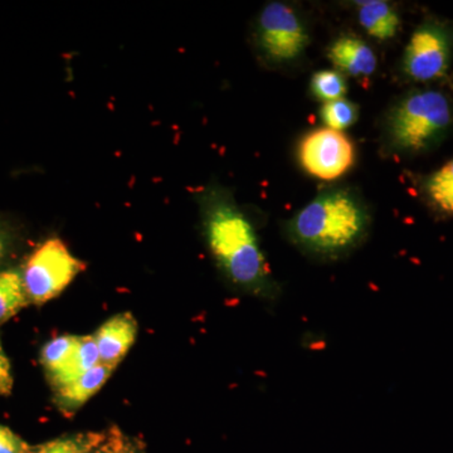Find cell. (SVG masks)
Here are the masks:
<instances>
[{
	"label": "cell",
	"instance_id": "obj_1",
	"mask_svg": "<svg viewBox=\"0 0 453 453\" xmlns=\"http://www.w3.org/2000/svg\"><path fill=\"white\" fill-rule=\"evenodd\" d=\"M203 237L220 275L234 290L273 303L281 295L256 226L235 201L234 193L211 183L196 196Z\"/></svg>",
	"mask_w": 453,
	"mask_h": 453
},
{
	"label": "cell",
	"instance_id": "obj_2",
	"mask_svg": "<svg viewBox=\"0 0 453 453\" xmlns=\"http://www.w3.org/2000/svg\"><path fill=\"white\" fill-rule=\"evenodd\" d=\"M371 205L357 188H324L282 223L285 240L301 255L321 264L342 261L371 235Z\"/></svg>",
	"mask_w": 453,
	"mask_h": 453
},
{
	"label": "cell",
	"instance_id": "obj_3",
	"mask_svg": "<svg viewBox=\"0 0 453 453\" xmlns=\"http://www.w3.org/2000/svg\"><path fill=\"white\" fill-rule=\"evenodd\" d=\"M452 134V92L446 85L416 86L384 110L380 153L390 159H411L436 150Z\"/></svg>",
	"mask_w": 453,
	"mask_h": 453
},
{
	"label": "cell",
	"instance_id": "obj_4",
	"mask_svg": "<svg viewBox=\"0 0 453 453\" xmlns=\"http://www.w3.org/2000/svg\"><path fill=\"white\" fill-rule=\"evenodd\" d=\"M251 37L259 64L271 71L291 73L308 57L311 28L299 5L273 0L253 20Z\"/></svg>",
	"mask_w": 453,
	"mask_h": 453
},
{
	"label": "cell",
	"instance_id": "obj_5",
	"mask_svg": "<svg viewBox=\"0 0 453 453\" xmlns=\"http://www.w3.org/2000/svg\"><path fill=\"white\" fill-rule=\"evenodd\" d=\"M453 62V23L428 16L416 27L395 68L404 85H446Z\"/></svg>",
	"mask_w": 453,
	"mask_h": 453
},
{
	"label": "cell",
	"instance_id": "obj_6",
	"mask_svg": "<svg viewBox=\"0 0 453 453\" xmlns=\"http://www.w3.org/2000/svg\"><path fill=\"white\" fill-rule=\"evenodd\" d=\"M61 238H50L27 258L22 277L29 303L43 305L56 299L85 270Z\"/></svg>",
	"mask_w": 453,
	"mask_h": 453
},
{
	"label": "cell",
	"instance_id": "obj_7",
	"mask_svg": "<svg viewBox=\"0 0 453 453\" xmlns=\"http://www.w3.org/2000/svg\"><path fill=\"white\" fill-rule=\"evenodd\" d=\"M296 157L301 168L310 177L335 181L353 169L357 149L342 131L319 127L300 139Z\"/></svg>",
	"mask_w": 453,
	"mask_h": 453
},
{
	"label": "cell",
	"instance_id": "obj_8",
	"mask_svg": "<svg viewBox=\"0 0 453 453\" xmlns=\"http://www.w3.org/2000/svg\"><path fill=\"white\" fill-rule=\"evenodd\" d=\"M100 354L94 335H62L41 351V365L53 390L65 388L97 365Z\"/></svg>",
	"mask_w": 453,
	"mask_h": 453
},
{
	"label": "cell",
	"instance_id": "obj_9",
	"mask_svg": "<svg viewBox=\"0 0 453 453\" xmlns=\"http://www.w3.org/2000/svg\"><path fill=\"white\" fill-rule=\"evenodd\" d=\"M327 59L345 77H353L362 88H369L377 73L378 57L374 49L362 35L342 32L327 44Z\"/></svg>",
	"mask_w": 453,
	"mask_h": 453
},
{
	"label": "cell",
	"instance_id": "obj_10",
	"mask_svg": "<svg viewBox=\"0 0 453 453\" xmlns=\"http://www.w3.org/2000/svg\"><path fill=\"white\" fill-rule=\"evenodd\" d=\"M138 329V321L131 312L112 316L101 325L94 335L100 362L116 369L135 342Z\"/></svg>",
	"mask_w": 453,
	"mask_h": 453
},
{
	"label": "cell",
	"instance_id": "obj_11",
	"mask_svg": "<svg viewBox=\"0 0 453 453\" xmlns=\"http://www.w3.org/2000/svg\"><path fill=\"white\" fill-rule=\"evenodd\" d=\"M357 19L366 35L386 43L395 40L401 31L402 18L398 8L386 0H362L354 2Z\"/></svg>",
	"mask_w": 453,
	"mask_h": 453
},
{
	"label": "cell",
	"instance_id": "obj_12",
	"mask_svg": "<svg viewBox=\"0 0 453 453\" xmlns=\"http://www.w3.org/2000/svg\"><path fill=\"white\" fill-rule=\"evenodd\" d=\"M115 368L103 365H97L91 371L85 372L79 380L68 384L65 388L56 390L55 403L59 412L65 417L73 416L80 408L88 403L100 389L105 386L111 377Z\"/></svg>",
	"mask_w": 453,
	"mask_h": 453
},
{
	"label": "cell",
	"instance_id": "obj_13",
	"mask_svg": "<svg viewBox=\"0 0 453 453\" xmlns=\"http://www.w3.org/2000/svg\"><path fill=\"white\" fill-rule=\"evenodd\" d=\"M419 195L432 213L453 219V157L421 179Z\"/></svg>",
	"mask_w": 453,
	"mask_h": 453
},
{
	"label": "cell",
	"instance_id": "obj_14",
	"mask_svg": "<svg viewBox=\"0 0 453 453\" xmlns=\"http://www.w3.org/2000/svg\"><path fill=\"white\" fill-rule=\"evenodd\" d=\"M29 303L22 273L14 268L0 271V325L19 314Z\"/></svg>",
	"mask_w": 453,
	"mask_h": 453
},
{
	"label": "cell",
	"instance_id": "obj_15",
	"mask_svg": "<svg viewBox=\"0 0 453 453\" xmlns=\"http://www.w3.org/2000/svg\"><path fill=\"white\" fill-rule=\"evenodd\" d=\"M106 437L107 432H83L33 447L32 453H95Z\"/></svg>",
	"mask_w": 453,
	"mask_h": 453
},
{
	"label": "cell",
	"instance_id": "obj_16",
	"mask_svg": "<svg viewBox=\"0 0 453 453\" xmlns=\"http://www.w3.org/2000/svg\"><path fill=\"white\" fill-rule=\"evenodd\" d=\"M309 91L323 104L344 98L348 92L347 77L336 70L318 71L310 80Z\"/></svg>",
	"mask_w": 453,
	"mask_h": 453
},
{
	"label": "cell",
	"instance_id": "obj_17",
	"mask_svg": "<svg viewBox=\"0 0 453 453\" xmlns=\"http://www.w3.org/2000/svg\"><path fill=\"white\" fill-rule=\"evenodd\" d=\"M320 119L325 127L336 131H344L353 127L359 119V106L348 98L323 104Z\"/></svg>",
	"mask_w": 453,
	"mask_h": 453
},
{
	"label": "cell",
	"instance_id": "obj_18",
	"mask_svg": "<svg viewBox=\"0 0 453 453\" xmlns=\"http://www.w3.org/2000/svg\"><path fill=\"white\" fill-rule=\"evenodd\" d=\"M95 453H142L133 442L118 429L107 432L105 442Z\"/></svg>",
	"mask_w": 453,
	"mask_h": 453
},
{
	"label": "cell",
	"instance_id": "obj_19",
	"mask_svg": "<svg viewBox=\"0 0 453 453\" xmlns=\"http://www.w3.org/2000/svg\"><path fill=\"white\" fill-rule=\"evenodd\" d=\"M32 449L22 437L7 426L0 425V453H32Z\"/></svg>",
	"mask_w": 453,
	"mask_h": 453
},
{
	"label": "cell",
	"instance_id": "obj_20",
	"mask_svg": "<svg viewBox=\"0 0 453 453\" xmlns=\"http://www.w3.org/2000/svg\"><path fill=\"white\" fill-rule=\"evenodd\" d=\"M14 380L11 362L0 340V395L8 396L13 392Z\"/></svg>",
	"mask_w": 453,
	"mask_h": 453
},
{
	"label": "cell",
	"instance_id": "obj_21",
	"mask_svg": "<svg viewBox=\"0 0 453 453\" xmlns=\"http://www.w3.org/2000/svg\"><path fill=\"white\" fill-rule=\"evenodd\" d=\"M12 241H13V237H12L11 229L7 225L0 222V265L11 251Z\"/></svg>",
	"mask_w": 453,
	"mask_h": 453
}]
</instances>
